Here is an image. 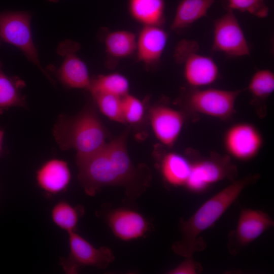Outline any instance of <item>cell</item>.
Wrapping results in <instances>:
<instances>
[{
  "mask_svg": "<svg viewBox=\"0 0 274 274\" xmlns=\"http://www.w3.org/2000/svg\"><path fill=\"white\" fill-rule=\"evenodd\" d=\"M237 175L236 167L229 156L214 152L208 157L191 161L190 172L185 186L191 191L200 192L225 179L233 181Z\"/></svg>",
  "mask_w": 274,
  "mask_h": 274,
  "instance_id": "cell-7",
  "label": "cell"
},
{
  "mask_svg": "<svg viewBox=\"0 0 274 274\" xmlns=\"http://www.w3.org/2000/svg\"><path fill=\"white\" fill-rule=\"evenodd\" d=\"M175 58L183 65L184 78L190 87L202 88L215 83L219 78V70L213 59L199 53L198 43L183 40L175 50Z\"/></svg>",
  "mask_w": 274,
  "mask_h": 274,
  "instance_id": "cell-5",
  "label": "cell"
},
{
  "mask_svg": "<svg viewBox=\"0 0 274 274\" xmlns=\"http://www.w3.org/2000/svg\"><path fill=\"white\" fill-rule=\"evenodd\" d=\"M25 86V82L19 77L5 74L0 60V113L11 107L26 105L25 97L21 92Z\"/></svg>",
  "mask_w": 274,
  "mask_h": 274,
  "instance_id": "cell-20",
  "label": "cell"
},
{
  "mask_svg": "<svg viewBox=\"0 0 274 274\" xmlns=\"http://www.w3.org/2000/svg\"><path fill=\"white\" fill-rule=\"evenodd\" d=\"M215 0H181L178 4L171 24L174 30L190 26L207 15Z\"/></svg>",
  "mask_w": 274,
  "mask_h": 274,
  "instance_id": "cell-17",
  "label": "cell"
},
{
  "mask_svg": "<svg viewBox=\"0 0 274 274\" xmlns=\"http://www.w3.org/2000/svg\"><path fill=\"white\" fill-rule=\"evenodd\" d=\"M129 83L127 79L119 73L100 75L91 80L89 91L92 95L105 93L123 97L128 93Z\"/></svg>",
  "mask_w": 274,
  "mask_h": 274,
  "instance_id": "cell-23",
  "label": "cell"
},
{
  "mask_svg": "<svg viewBox=\"0 0 274 274\" xmlns=\"http://www.w3.org/2000/svg\"><path fill=\"white\" fill-rule=\"evenodd\" d=\"M49 2H53V3H56L58 2L59 0H48Z\"/></svg>",
  "mask_w": 274,
  "mask_h": 274,
  "instance_id": "cell-30",
  "label": "cell"
},
{
  "mask_svg": "<svg viewBox=\"0 0 274 274\" xmlns=\"http://www.w3.org/2000/svg\"><path fill=\"white\" fill-rule=\"evenodd\" d=\"M244 90L190 87L184 93L183 106L190 113L228 120L235 113L236 99Z\"/></svg>",
  "mask_w": 274,
  "mask_h": 274,
  "instance_id": "cell-4",
  "label": "cell"
},
{
  "mask_svg": "<svg viewBox=\"0 0 274 274\" xmlns=\"http://www.w3.org/2000/svg\"><path fill=\"white\" fill-rule=\"evenodd\" d=\"M104 43L109 55L116 58L126 57L135 52L136 36L126 30H116L107 34Z\"/></svg>",
  "mask_w": 274,
  "mask_h": 274,
  "instance_id": "cell-22",
  "label": "cell"
},
{
  "mask_svg": "<svg viewBox=\"0 0 274 274\" xmlns=\"http://www.w3.org/2000/svg\"><path fill=\"white\" fill-rule=\"evenodd\" d=\"M105 219L113 234L124 241L139 238L149 229V223L145 217L129 209H113L107 214Z\"/></svg>",
  "mask_w": 274,
  "mask_h": 274,
  "instance_id": "cell-13",
  "label": "cell"
},
{
  "mask_svg": "<svg viewBox=\"0 0 274 274\" xmlns=\"http://www.w3.org/2000/svg\"><path fill=\"white\" fill-rule=\"evenodd\" d=\"M167 40V33L160 26H144L136 37L135 52L138 60L147 65L158 62Z\"/></svg>",
  "mask_w": 274,
  "mask_h": 274,
  "instance_id": "cell-16",
  "label": "cell"
},
{
  "mask_svg": "<svg viewBox=\"0 0 274 274\" xmlns=\"http://www.w3.org/2000/svg\"><path fill=\"white\" fill-rule=\"evenodd\" d=\"M53 134L61 150L76 151V162L98 151L107 144L106 130L91 106L74 116L60 115L53 128Z\"/></svg>",
  "mask_w": 274,
  "mask_h": 274,
  "instance_id": "cell-2",
  "label": "cell"
},
{
  "mask_svg": "<svg viewBox=\"0 0 274 274\" xmlns=\"http://www.w3.org/2000/svg\"><path fill=\"white\" fill-rule=\"evenodd\" d=\"M122 111L124 122L136 123L142 119L144 107L139 99L128 93L122 97Z\"/></svg>",
  "mask_w": 274,
  "mask_h": 274,
  "instance_id": "cell-27",
  "label": "cell"
},
{
  "mask_svg": "<svg viewBox=\"0 0 274 274\" xmlns=\"http://www.w3.org/2000/svg\"><path fill=\"white\" fill-rule=\"evenodd\" d=\"M227 9L249 13L259 18L268 15L269 9L265 0H226Z\"/></svg>",
  "mask_w": 274,
  "mask_h": 274,
  "instance_id": "cell-26",
  "label": "cell"
},
{
  "mask_svg": "<svg viewBox=\"0 0 274 274\" xmlns=\"http://www.w3.org/2000/svg\"><path fill=\"white\" fill-rule=\"evenodd\" d=\"M164 0H128L132 18L144 26H160L164 19Z\"/></svg>",
  "mask_w": 274,
  "mask_h": 274,
  "instance_id": "cell-18",
  "label": "cell"
},
{
  "mask_svg": "<svg viewBox=\"0 0 274 274\" xmlns=\"http://www.w3.org/2000/svg\"><path fill=\"white\" fill-rule=\"evenodd\" d=\"M68 235L69 254L59 261L66 273H76L84 266L105 269L114 260L115 257L110 248L95 247L76 231L68 233Z\"/></svg>",
  "mask_w": 274,
  "mask_h": 274,
  "instance_id": "cell-8",
  "label": "cell"
},
{
  "mask_svg": "<svg viewBox=\"0 0 274 274\" xmlns=\"http://www.w3.org/2000/svg\"><path fill=\"white\" fill-rule=\"evenodd\" d=\"M36 180L39 187L46 194L55 195L65 191L71 180L68 164L59 159L45 162L37 170Z\"/></svg>",
  "mask_w": 274,
  "mask_h": 274,
  "instance_id": "cell-15",
  "label": "cell"
},
{
  "mask_svg": "<svg viewBox=\"0 0 274 274\" xmlns=\"http://www.w3.org/2000/svg\"><path fill=\"white\" fill-rule=\"evenodd\" d=\"M186 259L177 267L168 271L169 274H196L201 272L202 267L200 263L194 260L192 257Z\"/></svg>",
  "mask_w": 274,
  "mask_h": 274,
  "instance_id": "cell-28",
  "label": "cell"
},
{
  "mask_svg": "<svg viewBox=\"0 0 274 274\" xmlns=\"http://www.w3.org/2000/svg\"><path fill=\"white\" fill-rule=\"evenodd\" d=\"M150 118L158 140L165 146H173L182 130L185 120L184 113L168 106L159 105L151 109Z\"/></svg>",
  "mask_w": 274,
  "mask_h": 274,
  "instance_id": "cell-14",
  "label": "cell"
},
{
  "mask_svg": "<svg viewBox=\"0 0 274 274\" xmlns=\"http://www.w3.org/2000/svg\"><path fill=\"white\" fill-rule=\"evenodd\" d=\"M100 112L110 119L124 123L122 111V97L115 95L99 93L92 95Z\"/></svg>",
  "mask_w": 274,
  "mask_h": 274,
  "instance_id": "cell-25",
  "label": "cell"
},
{
  "mask_svg": "<svg viewBox=\"0 0 274 274\" xmlns=\"http://www.w3.org/2000/svg\"><path fill=\"white\" fill-rule=\"evenodd\" d=\"M79 48L78 43L70 40L59 44L57 51L63 61L55 73L58 79L66 87L89 90L91 80L86 65L76 55Z\"/></svg>",
  "mask_w": 274,
  "mask_h": 274,
  "instance_id": "cell-12",
  "label": "cell"
},
{
  "mask_svg": "<svg viewBox=\"0 0 274 274\" xmlns=\"http://www.w3.org/2000/svg\"><path fill=\"white\" fill-rule=\"evenodd\" d=\"M106 144L98 151L76 162L78 179L88 195H96L106 186H123L126 193L132 189V176L110 154Z\"/></svg>",
  "mask_w": 274,
  "mask_h": 274,
  "instance_id": "cell-3",
  "label": "cell"
},
{
  "mask_svg": "<svg viewBox=\"0 0 274 274\" xmlns=\"http://www.w3.org/2000/svg\"><path fill=\"white\" fill-rule=\"evenodd\" d=\"M4 131L0 128V156L3 153V139H4Z\"/></svg>",
  "mask_w": 274,
  "mask_h": 274,
  "instance_id": "cell-29",
  "label": "cell"
},
{
  "mask_svg": "<svg viewBox=\"0 0 274 274\" xmlns=\"http://www.w3.org/2000/svg\"><path fill=\"white\" fill-rule=\"evenodd\" d=\"M274 222L266 213L250 209H243L236 227L227 237V246L232 255H237L245 247L273 226Z\"/></svg>",
  "mask_w": 274,
  "mask_h": 274,
  "instance_id": "cell-11",
  "label": "cell"
},
{
  "mask_svg": "<svg viewBox=\"0 0 274 274\" xmlns=\"http://www.w3.org/2000/svg\"><path fill=\"white\" fill-rule=\"evenodd\" d=\"M84 210L80 206H73L65 201H60L53 207L51 218L53 223L67 233L76 231Z\"/></svg>",
  "mask_w": 274,
  "mask_h": 274,
  "instance_id": "cell-24",
  "label": "cell"
},
{
  "mask_svg": "<svg viewBox=\"0 0 274 274\" xmlns=\"http://www.w3.org/2000/svg\"><path fill=\"white\" fill-rule=\"evenodd\" d=\"M161 174L169 184L178 186L185 185L191 169V161L175 152L166 153L160 163Z\"/></svg>",
  "mask_w": 274,
  "mask_h": 274,
  "instance_id": "cell-19",
  "label": "cell"
},
{
  "mask_svg": "<svg viewBox=\"0 0 274 274\" xmlns=\"http://www.w3.org/2000/svg\"><path fill=\"white\" fill-rule=\"evenodd\" d=\"M252 97V103L257 109L261 105L263 112L266 108L265 101L274 90V74L269 70H261L252 76L247 87Z\"/></svg>",
  "mask_w": 274,
  "mask_h": 274,
  "instance_id": "cell-21",
  "label": "cell"
},
{
  "mask_svg": "<svg viewBox=\"0 0 274 274\" xmlns=\"http://www.w3.org/2000/svg\"><path fill=\"white\" fill-rule=\"evenodd\" d=\"M31 19V14L28 11L1 12L0 45L4 42L18 48L27 59L39 67L51 82H53L39 61L38 51L32 37Z\"/></svg>",
  "mask_w": 274,
  "mask_h": 274,
  "instance_id": "cell-6",
  "label": "cell"
},
{
  "mask_svg": "<svg viewBox=\"0 0 274 274\" xmlns=\"http://www.w3.org/2000/svg\"><path fill=\"white\" fill-rule=\"evenodd\" d=\"M212 51L232 57L250 54V50L243 31L233 11L227 12L214 22Z\"/></svg>",
  "mask_w": 274,
  "mask_h": 274,
  "instance_id": "cell-10",
  "label": "cell"
},
{
  "mask_svg": "<svg viewBox=\"0 0 274 274\" xmlns=\"http://www.w3.org/2000/svg\"><path fill=\"white\" fill-rule=\"evenodd\" d=\"M259 178L257 174L249 175L232 183L204 202L187 220L181 219L179 229L181 238L172 246L175 253L185 257H192L197 251L206 247L199 236L211 227L237 199L243 190Z\"/></svg>",
  "mask_w": 274,
  "mask_h": 274,
  "instance_id": "cell-1",
  "label": "cell"
},
{
  "mask_svg": "<svg viewBox=\"0 0 274 274\" xmlns=\"http://www.w3.org/2000/svg\"><path fill=\"white\" fill-rule=\"evenodd\" d=\"M223 143L225 150L230 158L248 161L260 152L264 139L255 125L248 122H239L227 129Z\"/></svg>",
  "mask_w": 274,
  "mask_h": 274,
  "instance_id": "cell-9",
  "label": "cell"
}]
</instances>
